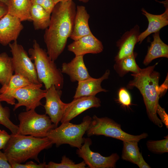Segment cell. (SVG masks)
Here are the masks:
<instances>
[{
  "instance_id": "cell-1",
  "label": "cell",
  "mask_w": 168,
  "mask_h": 168,
  "mask_svg": "<svg viewBox=\"0 0 168 168\" xmlns=\"http://www.w3.org/2000/svg\"><path fill=\"white\" fill-rule=\"evenodd\" d=\"M76 8L73 1L57 4L51 13L50 23L45 29L44 40L47 52L53 61L63 51L72 33Z\"/></svg>"
},
{
  "instance_id": "cell-2",
  "label": "cell",
  "mask_w": 168,
  "mask_h": 168,
  "mask_svg": "<svg viewBox=\"0 0 168 168\" xmlns=\"http://www.w3.org/2000/svg\"><path fill=\"white\" fill-rule=\"evenodd\" d=\"M155 65L143 69H140L137 74L133 73V80L127 86L128 88H137L143 97L147 115L149 119L159 128L163 127V123L158 118L156 109L160 97L164 93L159 85L160 73L154 71Z\"/></svg>"
},
{
  "instance_id": "cell-3",
  "label": "cell",
  "mask_w": 168,
  "mask_h": 168,
  "mask_svg": "<svg viewBox=\"0 0 168 168\" xmlns=\"http://www.w3.org/2000/svg\"><path fill=\"white\" fill-rule=\"evenodd\" d=\"M53 144L47 137L36 138L18 133H12L11 137L3 149L8 161L21 163L29 159L39 162V153Z\"/></svg>"
},
{
  "instance_id": "cell-4",
  "label": "cell",
  "mask_w": 168,
  "mask_h": 168,
  "mask_svg": "<svg viewBox=\"0 0 168 168\" xmlns=\"http://www.w3.org/2000/svg\"><path fill=\"white\" fill-rule=\"evenodd\" d=\"M30 58L34 61L37 77L40 83L43 84L47 90L52 85L58 90L63 88L64 78L61 69L49 57L45 50L35 40L32 47L28 50Z\"/></svg>"
},
{
  "instance_id": "cell-5",
  "label": "cell",
  "mask_w": 168,
  "mask_h": 168,
  "mask_svg": "<svg viewBox=\"0 0 168 168\" xmlns=\"http://www.w3.org/2000/svg\"><path fill=\"white\" fill-rule=\"evenodd\" d=\"M92 118L87 115L83 118L79 124H73L70 122L61 123L58 127L51 129L46 135L53 144L57 147L63 144H68L71 147L80 148L82 145L86 132Z\"/></svg>"
},
{
  "instance_id": "cell-6",
  "label": "cell",
  "mask_w": 168,
  "mask_h": 168,
  "mask_svg": "<svg viewBox=\"0 0 168 168\" xmlns=\"http://www.w3.org/2000/svg\"><path fill=\"white\" fill-rule=\"evenodd\" d=\"M88 137L93 135H102L114 138L123 141L139 142L148 136L147 133H143L134 135L124 131L120 124L107 117L99 118L93 115L86 132Z\"/></svg>"
},
{
  "instance_id": "cell-7",
  "label": "cell",
  "mask_w": 168,
  "mask_h": 168,
  "mask_svg": "<svg viewBox=\"0 0 168 168\" xmlns=\"http://www.w3.org/2000/svg\"><path fill=\"white\" fill-rule=\"evenodd\" d=\"M18 119L20 122L18 133L23 135L44 138L56 127L46 114H38L34 109L21 112Z\"/></svg>"
},
{
  "instance_id": "cell-8",
  "label": "cell",
  "mask_w": 168,
  "mask_h": 168,
  "mask_svg": "<svg viewBox=\"0 0 168 168\" xmlns=\"http://www.w3.org/2000/svg\"><path fill=\"white\" fill-rule=\"evenodd\" d=\"M8 45L12 55L15 74L26 77L32 83L40 84L34 64L22 45L18 44L17 40Z\"/></svg>"
},
{
  "instance_id": "cell-9",
  "label": "cell",
  "mask_w": 168,
  "mask_h": 168,
  "mask_svg": "<svg viewBox=\"0 0 168 168\" xmlns=\"http://www.w3.org/2000/svg\"><path fill=\"white\" fill-rule=\"evenodd\" d=\"M42 84L32 83L16 90L13 97L17 101L13 108L15 110L19 107L24 106L26 110L35 109L42 105L41 99L44 98L46 91L41 89Z\"/></svg>"
},
{
  "instance_id": "cell-10",
  "label": "cell",
  "mask_w": 168,
  "mask_h": 168,
  "mask_svg": "<svg viewBox=\"0 0 168 168\" xmlns=\"http://www.w3.org/2000/svg\"><path fill=\"white\" fill-rule=\"evenodd\" d=\"M92 142L89 138H85L82 147L77 150L76 153L82 158L86 165L90 168H114L119 159V155L114 153L108 156H104L91 150Z\"/></svg>"
},
{
  "instance_id": "cell-11",
  "label": "cell",
  "mask_w": 168,
  "mask_h": 168,
  "mask_svg": "<svg viewBox=\"0 0 168 168\" xmlns=\"http://www.w3.org/2000/svg\"><path fill=\"white\" fill-rule=\"evenodd\" d=\"M46 91L45 103L44 105L45 114L48 115L56 127L63 117L68 103L61 100L62 91L57 89L54 86L52 85Z\"/></svg>"
},
{
  "instance_id": "cell-12",
  "label": "cell",
  "mask_w": 168,
  "mask_h": 168,
  "mask_svg": "<svg viewBox=\"0 0 168 168\" xmlns=\"http://www.w3.org/2000/svg\"><path fill=\"white\" fill-rule=\"evenodd\" d=\"M101 106V101L95 96H82L74 98L68 103L61 123L70 122L73 119L86 110L92 108H98Z\"/></svg>"
},
{
  "instance_id": "cell-13",
  "label": "cell",
  "mask_w": 168,
  "mask_h": 168,
  "mask_svg": "<svg viewBox=\"0 0 168 168\" xmlns=\"http://www.w3.org/2000/svg\"><path fill=\"white\" fill-rule=\"evenodd\" d=\"M18 17L8 13L0 20V44L6 45L17 40L24 27Z\"/></svg>"
},
{
  "instance_id": "cell-14",
  "label": "cell",
  "mask_w": 168,
  "mask_h": 168,
  "mask_svg": "<svg viewBox=\"0 0 168 168\" xmlns=\"http://www.w3.org/2000/svg\"><path fill=\"white\" fill-rule=\"evenodd\" d=\"M68 49L75 56H84L88 54L100 53L103 51V46L101 41L92 34L74 41L68 45Z\"/></svg>"
},
{
  "instance_id": "cell-15",
  "label": "cell",
  "mask_w": 168,
  "mask_h": 168,
  "mask_svg": "<svg viewBox=\"0 0 168 168\" xmlns=\"http://www.w3.org/2000/svg\"><path fill=\"white\" fill-rule=\"evenodd\" d=\"M162 3L165 8V12L160 15H154L147 12L144 8L141 9L142 13L147 19V28L140 33L138 39V42L140 44L148 35L160 31L161 29L168 24V1L159 2Z\"/></svg>"
},
{
  "instance_id": "cell-16",
  "label": "cell",
  "mask_w": 168,
  "mask_h": 168,
  "mask_svg": "<svg viewBox=\"0 0 168 168\" xmlns=\"http://www.w3.org/2000/svg\"><path fill=\"white\" fill-rule=\"evenodd\" d=\"M140 33L139 27L137 25L129 31L126 32L117 42L119 51L114 58L116 63L134 53L135 46L138 42Z\"/></svg>"
},
{
  "instance_id": "cell-17",
  "label": "cell",
  "mask_w": 168,
  "mask_h": 168,
  "mask_svg": "<svg viewBox=\"0 0 168 168\" xmlns=\"http://www.w3.org/2000/svg\"><path fill=\"white\" fill-rule=\"evenodd\" d=\"M83 57L75 56L70 62L63 63L62 64V72L68 75L72 82H78L91 77L85 64Z\"/></svg>"
},
{
  "instance_id": "cell-18",
  "label": "cell",
  "mask_w": 168,
  "mask_h": 168,
  "mask_svg": "<svg viewBox=\"0 0 168 168\" xmlns=\"http://www.w3.org/2000/svg\"><path fill=\"white\" fill-rule=\"evenodd\" d=\"M110 73V70L107 69L103 76L99 78H95L91 77L78 82L73 98L95 96L100 92H107L108 91L101 87V84L103 80L108 78Z\"/></svg>"
},
{
  "instance_id": "cell-19",
  "label": "cell",
  "mask_w": 168,
  "mask_h": 168,
  "mask_svg": "<svg viewBox=\"0 0 168 168\" xmlns=\"http://www.w3.org/2000/svg\"><path fill=\"white\" fill-rule=\"evenodd\" d=\"M90 15L85 7L77 6L76 9L73 30L70 38L74 41L83 36L91 35L88 24Z\"/></svg>"
},
{
  "instance_id": "cell-20",
  "label": "cell",
  "mask_w": 168,
  "mask_h": 168,
  "mask_svg": "<svg viewBox=\"0 0 168 168\" xmlns=\"http://www.w3.org/2000/svg\"><path fill=\"white\" fill-rule=\"evenodd\" d=\"M32 83L27 79L20 75L13 74L7 86L0 93V101L14 105L15 99L12 96L15 91L21 87Z\"/></svg>"
},
{
  "instance_id": "cell-21",
  "label": "cell",
  "mask_w": 168,
  "mask_h": 168,
  "mask_svg": "<svg viewBox=\"0 0 168 168\" xmlns=\"http://www.w3.org/2000/svg\"><path fill=\"white\" fill-rule=\"evenodd\" d=\"M153 40L148 47L143 64L148 65L153 60L160 57L168 58V46L161 39L160 31L153 34Z\"/></svg>"
},
{
  "instance_id": "cell-22",
  "label": "cell",
  "mask_w": 168,
  "mask_h": 168,
  "mask_svg": "<svg viewBox=\"0 0 168 168\" xmlns=\"http://www.w3.org/2000/svg\"><path fill=\"white\" fill-rule=\"evenodd\" d=\"M6 5L8 13L18 17L21 21H31L30 11L32 3L30 0H9Z\"/></svg>"
},
{
  "instance_id": "cell-23",
  "label": "cell",
  "mask_w": 168,
  "mask_h": 168,
  "mask_svg": "<svg viewBox=\"0 0 168 168\" xmlns=\"http://www.w3.org/2000/svg\"><path fill=\"white\" fill-rule=\"evenodd\" d=\"M30 15L35 30L45 29L48 27L51 14L41 6L32 4Z\"/></svg>"
},
{
  "instance_id": "cell-24",
  "label": "cell",
  "mask_w": 168,
  "mask_h": 168,
  "mask_svg": "<svg viewBox=\"0 0 168 168\" xmlns=\"http://www.w3.org/2000/svg\"><path fill=\"white\" fill-rule=\"evenodd\" d=\"M13 72L12 57L5 52L0 54V83L2 85L0 93L8 85Z\"/></svg>"
},
{
  "instance_id": "cell-25",
  "label": "cell",
  "mask_w": 168,
  "mask_h": 168,
  "mask_svg": "<svg viewBox=\"0 0 168 168\" xmlns=\"http://www.w3.org/2000/svg\"><path fill=\"white\" fill-rule=\"evenodd\" d=\"M136 54L134 53L116 63L114 65V68L120 77H123L129 72L134 74L139 72L141 68L136 63Z\"/></svg>"
},
{
  "instance_id": "cell-26",
  "label": "cell",
  "mask_w": 168,
  "mask_h": 168,
  "mask_svg": "<svg viewBox=\"0 0 168 168\" xmlns=\"http://www.w3.org/2000/svg\"><path fill=\"white\" fill-rule=\"evenodd\" d=\"M121 158L124 160L137 164L140 154L138 142L124 141Z\"/></svg>"
},
{
  "instance_id": "cell-27",
  "label": "cell",
  "mask_w": 168,
  "mask_h": 168,
  "mask_svg": "<svg viewBox=\"0 0 168 168\" xmlns=\"http://www.w3.org/2000/svg\"><path fill=\"white\" fill-rule=\"evenodd\" d=\"M10 110L7 107H3L0 101V125L8 129L12 133H18V126L14 124L10 120Z\"/></svg>"
},
{
  "instance_id": "cell-28",
  "label": "cell",
  "mask_w": 168,
  "mask_h": 168,
  "mask_svg": "<svg viewBox=\"0 0 168 168\" xmlns=\"http://www.w3.org/2000/svg\"><path fill=\"white\" fill-rule=\"evenodd\" d=\"M160 140H149L146 143L147 147L151 152L156 154L168 152V136Z\"/></svg>"
},
{
  "instance_id": "cell-29",
  "label": "cell",
  "mask_w": 168,
  "mask_h": 168,
  "mask_svg": "<svg viewBox=\"0 0 168 168\" xmlns=\"http://www.w3.org/2000/svg\"><path fill=\"white\" fill-rule=\"evenodd\" d=\"M86 164L84 161L78 164H75L66 156H62L61 162L56 163L49 162L46 164V168H85Z\"/></svg>"
},
{
  "instance_id": "cell-30",
  "label": "cell",
  "mask_w": 168,
  "mask_h": 168,
  "mask_svg": "<svg viewBox=\"0 0 168 168\" xmlns=\"http://www.w3.org/2000/svg\"><path fill=\"white\" fill-rule=\"evenodd\" d=\"M117 100L124 107H128L132 104L131 96L128 91L124 87L120 88L118 92Z\"/></svg>"
},
{
  "instance_id": "cell-31",
  "label": "cell",
  "mask_w": 168,
  "mask_h": 168,
  "mask_svg": "<svg viewBox=\"0 0 168 168\" xmlns=\"http://www.w3.org/2000/svg\"><path fill=\"white\" fill-rule=\"evenodd\" d=\"M8 162L12 168H46V165L45 162L39 164L32 161H29L25 164L12 161Z\"/></svg>"
},
{
  "instance_id": "cell-32",
  "label": "cell",
  "mask_w": 168,
  "mask_h": 168,
  "mask_svg": "<svg viewBox=\"0 0 168 168\" xmlns=\"http://www.w3.org/2000/svg\"><path fill=\"white\" fill-rule=\"evenodd\" d=\"M32 4L39 5L51 14L55 6L54 0H30Z\"/></svg>"
},
{
  "instance_id": "cell-33",
  "label": "cell",
  "mask_w": 168,
  "mask_h": 168,
  "mask_svg": "<svg viewBox=\"0 0 168 168\" xmlns=\"http://www.w3.org/2000/svg\"><path fill=\"white\" fill-rule=\"evenodd\" d=\"M156 113L159 116L161 120L165 125L167 128H168V115L166 112L165 109L162 108L159 104L157 105Z\"/></svg>"
},
{
  "instance_id": "cell-34",
  "label": "cell",
  "mask_w": 168,
  "mask_h": 168,
  "mask_svg": "<svg viewBox=\"0 0 168 168\" xmlns=\"http://www.w3.org/2000/svg\"><path fill=\"white\" fill-rule=\"evenodd\" d=\"M11 137L5 130L0 129V150L3 149Z\"/></svg>"
},
{
  "instance_id": "cell-35",
  "label": "cell",
  "mask_w": 168,
  "mask_h": 168,
  "mask_svg": "<svg viewBox=\"0 0 168 168\" xmlns=\"http://www.w3.org/2000/svg\"><path fill=\"white\" fill-rule=\"evenodd\" d=\"M0 168H12L5 154L0 151Z\"/></svg>"
},
{
  "instance_id": "cell-36",
  "label": "cell",
  "mask_w": 168,
  "mask_h": 168,
  "mask_svg": "<svg viewBox=\"0 0 168 168\" xmlns=\"http://www.w3.org/2000/svg\"><path fill=\"white\" fill-rule=\"evenodd\" d=\"M139 168H150L151 167L144 160L142 154L140 153L138 161L136 164Z\"/></svg>"
},
{
  "instance_id": "cell-37",
  "label": "cell",
  "mask_w": 168,
  "mask_h": 168,
  "mask_svg": "<svg viewBox=\"0 0 168 168\" xmlns=\"http://www.w3.org/2000/svg\"><path fill=\"white\" fill-rule=\"evenodd\" d=\"M8 8L7 5L0 2V20L7 13Z\"/></svg>"
},
{
  "instance_id": "cell-38",
  "label": "cell",
  "mask_w": 168,
  "mask_h": 168,
  "mask_svg": "<svg viewBox=\"0 0 168 168\" xmlns=\"http://www.w3.org/2000/svg\"><path fill=\"white\" fill-rule=\"evenodd\" d=\"M73 0H54V3L55 5H56L58 3L62 2H66L70 1H73Z\"/></svg>"
},
{
  "instance_id": "cell-39",
  "label": "cell",
  "mask_w": 168,
  "mask_h": 168,
  "mask_svg": "<svg viewBox=\"0 0 168 168\" xmlns=\"http://www.w3.org/2000/svg\"><path fill=\"white\" fill-rule=\"evenodd\" d=\"M9 0H0V2L6 4Z\"/></svg>"
},
{
  "instance_id": "cell-40",
  "label": "cell",
  "mask_w": 168,
  "mask_h": 168,
  "mask_svg": "<svg viewBox=\"0 0 168 168\" xmlns=\"http://www.w3.org/2000/svg\"><path fill=\"white\" fill-rule=\"evenodd\" d=\"M80 2H83L86 3L89 1V0H78Z\"/></svg>"
},
{
  "instance_id": "cell-41",
  "label": "cell",
  "mask_w": 168,
  "mask_h": 168,
  "mask_svg": "<svg viewBox=\"0 0 168 168\" xmlns=\"http://www.w3.org/2000/svg\"></svg>"
}]
</instances>
